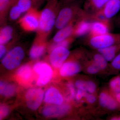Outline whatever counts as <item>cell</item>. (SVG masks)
I'll use <instances>...</instances> for the list:
<instances>
[{
    "mask_svg": "<svg viewBox=\"0 0 120 120\" xmlns=\"http://www.w3.org/2000/svg\"><path fill=\"white\" fill-rule=\"evenodd\" d=\"M111 65L115 71H120V53L117 55L111 61Z\"/></svg>",
    "mask_w": 120,
    "mask_h": 120,
    "instance_id": "cell-28",
    "label": "cell"
},
{
    "mask_svg": "<svg viewBox=\"0 0 120 120\" xmlns=\"http://www.w3.org/2000/svg\"><path fill=\"white\" fill-rule=\"evenodd\" d=\"M24 56L23 49L17 46L11 50L2 60V64L6 68L11 70L19 65Z\"/></svg>",
    "mask_w": 120,
    "mask_h": 120,
    "instance_id": "cell-3",
    "label": "cell"
},
{
    "mask_svg": "<svg viewBox=\"0 0 120 120\" xmlns=\"http://www.w3.org/2000/svg\"><path fill=\"white\" fill-rule=\"evenodd\" d=\"M97 50L107 61H111L117 55L120 53V43Z\"/></svg>",
    "mask_w": 120,
    "mask_h": 120,
    "instance_id": "cell-18",
    "label": "cell"
},
{
    "mask_svg": "<svg viewBox=\"0 0 120 120\" xmlns=\"http://www.w3.org/2000/svg\"><path fill=\"white\" fill-rule=\"evenodd\" d=\"M72 3L65 4V6L58 12L55 25L58 30L80 19L90 18V14L84 11L79 5Z\"/></svg>",
    "mask_w": 120,
    "mask_h": 120,
    "instance_id": "cell-1",
    "label": "cell"
},
{
    "mask_svg": "<svg viewBox=\"0 0 120 120\" xmlns=\"http://www.w3.org/2000/svg\"><path fill=\"white\" fill-rule=\"evenodd\" d=\"M67 87L68 90L69 95L68 99L71 100L74 98L75 97L76 91L75 86L71 82L68 83L67 84Z\"/></svg>",
    "mask_w": 120,
    "mask_h": 120,
    "instance_id": "cell-29",
    "label": "cell"
},
{
    "mask_svg": "<svg viewBox=\"0 0 120 120\" xmlns=\"http://www.w3.org/2000/svg\"><path fill=\"white\" fill-rule=\"evenodd\" d=\"M86 91L82 90H78L76 94L75 98L76 100L78 101H81L83 98H85L87 94Z\"/></svg>",
    "mask_w": 120,
    "mask_h": 120,
    "instance_id": "cell-32",
    "label": "cell"
},
{
    "mask_svg": "<svg viewBox=\"0 0 120 120\" xmlns=\"http://www.w3.org/2000/svg\"><path fill=\"white\" fill-rule=\"evenodd\" d=\"M17 75L19 77L25 81L30 79L32 75L30 67L27 65H23L17 70Z\"/></svg>",
    "mask_w": 120,
    "mask_h": 120,
    "instance_id": "cell-22",
    "label": "cell"
},
{
    "mask_svg": "<svg viewBox=\"0 0 120 120\" xmlns=\"http://www.w3.org/2000/svg\"><path fill=\"white\" fill-rule=\"evenodd\" d=\"M88 36L87 43L91 47L97 50L120 43V34L109 32L98 36Z\"/></svg>",
    "mask_w": 120,
    "mask_h": 120,
    "instance_id": "cell-2",
    "label": "cell"
},
{
    "mask_svg": "<svg viewBox=\"0 0 120 120\" xmlns=\"http://www.w3.org/2000/svg\"><path fill=\"white\" fill-rule=\"evenodd\" d=\"M98 52L92 55L91 61L100 70H104L107 67L108 61L101 53Z\"/></svg>",
    "mask_w": 120,
    "mask_h": 120,
    "instance_id": "cell-19",
    "label": "cell"
},
{
    "mask_svg": "<svg viewBox=\"0 0 120 120\" xmlns=\"http://www.w3.org/2000/svg\"><path fill=\"white\" fill-rule=\"evenodd\" d=\"M86 88L88 93L93 94L96 91L97 86L94 82L90 80L86 82Z\"/></svg>",
    "mask_w": 120,
    "mask_h": 120,
    "instance_id": "cell-31",
    "label": "cell"
},
{
    "mask_svg": "<svg viewBox=\"0 0 120 120\" xmlns=\"http://www.w3.org/2000/svg\"><path fill=\"white\" fill-rule=\"evenodd\" d=\"M44 97V92L40 88H32L28 90L26 95V103L32 110H36L40 106Z\"/></svg>",
    "mask_w": 120,
    "mask_h": 120,
    "instance_id": "cell-7",
    "label": "cell"
},
{
    "mask_svg": "<svg viewBox=\"0 0 120 120\" xmlns=\"http://www.w3.org/2000/svg\"><path fill=\"white\" fill-rule=\"evenodd\" d=\"M85 99L87 103L90 104H93L96 101V98L93 94L87 93L86 96L85 98Z\"/></svg>",
    "mask_w": 120,
    "mask_h": 120,
    "instance_id": "cell-34",
    "label": "cell"
},
{
    "mask_svg": "<svg viewBox=\"0 0 120 120\" xmlns=\"http://www.w3.org/2000/svg\"><path fill=\"white\" fill-rule=\"evenodd\" d=\"M56 17L55 13L51 9H44L39 15V28L45 33L49 32L55 25Z\"/></svg>",
    "mask_w": 120,
    "mask_h": 120,
    "instance_id": "cell-4",
    "label": "cell"
},
{
    "mask_svg": "<svg viewBox=\"0 0 120 120\" xmlns=\"http://www.w3.org/2000/svg\"><path fill=\"white\" fill-rule=\"evenodd\" d=\"M75 22L71 23L66 26L58 30L54 36V41L56 43H58L72 36Z\"/></svg>",
    "mask_w": 120,
    "mask_h": 120,
    "instance_id": "cell-17",
    "label": "cell"
},
{
    "mask_svg": "<svg viewBox=\"0 0 120 120\" xmlns=\"http://www.w3.org/2000/svg\"><path fill=\"white\" fill-rule=\"evenodd\" d=\"M6 52V49L4 45H0V57L2 58Z\"/></svg>",
    "mask_w": 120,
    "mask_h": 120,
    "instance_id": "cell-36",
    "label": "cell"
},
{
    "mask_svg": "<svg viewBox=\"0 0 120 120\" xmlns=\"http://www.w3.org/2000/svg\"><path fill=\"white\" fill-rule=\"evenodd\" d=\"M117 22L118 23V25L120 26V16L118 18L117 21Z\"/></svg>",
    "mask_w": 120,
    "mask_h": 120,
    "instance_id": "cell-40",
    "label": "cell"
},
{
    "mask_svg": "<svg viewBox=\"0 0 120 120\" xmlns=\"http://www.w3.org/2000/svg\"><path fill=\"white\" fill-rule=\"evenodd\" d=\"M45 48L43 45H34L31 49L30 56L32 59H36L41 56L45 52Z\"/></svg>",
    "mask_w": 120,
    "mask_h": 120,
    "instance_id": "cell-23",
    "label": "cell"
},
{
    "mask_svg": "<svg viewBox=\"0 0 120 120\" xmlns=\"http://www.w3.org/2000/svg\"><path fill=\"white\" fill-rule=\"evenodd\" d=\"M15 91V87L12 84L0 82V93L2 95L6 97H11L14 94Z\"/></svg>",
    "mask_w": 120,
    "mask_h": 120,
    "instance_id": "cell-21",
    "label": "cell"
},
{
    "mask_svg": "<svg viewBox=\"0 0 120 120\" xmlns=\"http://www.w3.org/2000/svg\"><path fill=\"white\" fill-rule=\"evenodd\" d=\"M70 52L67 47L55 45L49 56V61L53 66L60 68L68 58Z\"/></svg>",
    "mask_w": 120,
    "mask_h": 120,
    "instance_id": "cell-6",
    "label": "cell"
},
{
    "mask_svg": "<svg viewBox=\"0 0 120 120\" xmlns=\"http://www.w3.org/2000/svg\"><path fill=\"white\" fill-rule=\"evenodd\" d=\"M99 101L102 107L106 108L109 110L119 109L118 103L114 96L111 95L107 92H103L100 93L99 96Z\"/></svg>",
    "mask_w": 120,
    "mask_h": 120,
    "instance_id": "cell-15",
    "label": "cell"
},
{
    "mask_svg": "<svg viewBox=\"0 0 120 120\" xmlns=\"http://www.w3.org/2000/svg\"><path fill=\"white\" fill-rule=\"evenodd\" d=\"M114 98L116 99L117 102L118 103L119 106V109L120 110V92L117 93L114 95Z\"/></svg>",
    "mask_w": 120,
    "mask_h": 120,
    "instance_id": "cell-37",
    "label": "cell"
},
{
    "mask_svg": "<svg viewBox=\"0 0 120 120\" xmlns=\"http://www.w3.org/2000/svg\"><path fill=\"white\" fill-rule=\"evenodd\" d=\"M22 13L19 8L15 4L12 7L10 10L9 17L11 19L15 20L20 17Z\"/></svg>",
    "mask_w": 120,
    "mask_h": 120,
    "instance_id": "cell-26",
    "label": "cell"
},
{
    "mask_svg": "<svg viewBox=\"0 0 120 120\" xmlns=\"http://www.w3.org/2000/svg\"><path fill=\"white\" fill-rule=\"evenodd\" d=\"M44 101L46 103L60 105L62 104L64 98L57 89L51 87L49 88L45 93Z\"/></svg>",
    "mask_w": 120,
    "mask_h": 120,
    "instance_id": "cell-16",
    "label": "cell"
},
{
    "mask_svg": "<svg viewBox=\"0 0 120 120\" xmlns=\"http://www.w3.org/2000/svg\"><path fill=\"white\" fill-rule=\"evenodd\" d=\"M0 119H2L7 116L9 112V109L7 106L2 105L0 106Z\"/></svg>",
    "mask_w": 120,
    "mask_h": 120,
    "instance_id": "cell-33",
    "label": "cell"
},
{
    "mask_svg": "<svg viewBox=\"0 0 120 120\" xmlns=\"http://www.w3.org/2000/svg\"><path fill=\"white\" fill-rule=\"evenodd\" d=\"M81 70L79 63L75 61L65 62L60 68V73L62 77L72 76L79 73Z\"/></svg>",
    "mask_w": 120,
    "mask_h": 120,
    "instance_id": "cell-13",
    "label": "cell"
},
{
    "mask_svg": "<svg viewBox=\"0 0 120 120\" xmlns=\"http://www.w3.org/2000/svg\"><path fill=\"white\" fill-rule=\"evenodd\" d=\"M109 86L113 95L120 92V75L117 76L111 79Z\"/></svg>",
    "mask_w": 120,
    "mask_h": 120,
    "instance_id": "cell-25",
    "label": "cell"
},
{
    "mask_svg": "<svg viewBox=\"0 0 120 120\" xmlns=\"http://www.w3.org/2000/svg\"><path fill=\"white\" fill-rule=\"evenodd\" d=\"M34 11L28 12L20 20L22 27L26 30L34 31L39 27V15Z\"/></svg>",
    "mask_w": 120,
    "mask_h": 120,
    "instance_id": "cell-8",
    "label": "cell"
},
{
    "mask_svg": "<svg viewBox=\"0 0 120 120\" xmlns=\"http://www.w3.org/2000/svg\"><path fill=\"white\" fill-rule=\"evenodd\" d=\"M109 0H86L83 8L90 15L96 14L101 11Z\"/></svg>",
    "mask_w": 120,
    "mask_h": 120,
    "instance_id": "cell-14",
    "label": "cell"
},
{
    "mask_svg": "<svg viewBox=\"0 0 120 120\" xmlns=\"http://www.w3.org/2000/svg\"><path fill=\"white\" fill-rule=\"evenodd\" d=\"M61 0L64 4H69V3L74 2V1H76V0Z\"/></svg>",
    "mask_w": 120,
    "mask_h": 120,
    "instance_id": "cell-38",
    "label": "cell"
},
{
    "mask_svg": "<svg viewBox=\"0 0 120 120\" xmlns=\"http://www.w3.org/2000/svg\"><path fill=\"white\" fill-rule=\"evenodd\" d=\"M120 11V0H109L101 11L94 15H99L110 20Z\"/></svg>",
    "mask_w": 120,
    "mask_h": 120,
    "instance_id": "cell-10",
    "label": "cell"
},
{
    "mask_svg": "<svg viewBox=\"0 0 120 120\" xmlns=\"http://www.w3.org/2000/svg\"><path fill=\"white\" fill-rule=\"evenodd\" d=\"M13 30L9 26H6L2 28L0 33V43L4 45L8 42L12 38Z\"/></svg>",
    "mask_w": 120,
    "mask_h": 120,
    "instance_id": "cell-20",
    "label": "cell"
},
{
    "mask_svg": "<svg viewBox=\"0 0 120 120\" xmlns=\"http://www.w3.org/2000/svg\"><path fill=\"white\" fill-rule=\"evenodd\" d=\"M100 70L98 67L91 61H90L87 67L86 71L87 73L91 75L97 74Z\"/></svg>",
    "mask_w": 120,
    "mask_h": 120,
    "instance_id": "cell-27",
    "label": "cell"
},
{
    "mask_svg": "<svg viewBox=\"0 0 120 120\" xmlns=\"http://www.w3.org/2000/svg\"><path fill=\"white\" fill-rule=\"evenodd\" d=\"M12 1V0H0V9L1 11L4 10Z\"/></svg>",
    "mask_w": 120,
    "mask_h": 120,
    "instance_id": "cell-35",
    "label": "cell"
},
{
    "mask_svg": "<svg viewBox=\"0 0 120 120\" xmlns=\"http://www.w3.org/2000/svg\"><path fill=\"white\" fill-rule=\"evenodd\" d=\"M75 86L78 90L87 92L86 82L82 80H78L75 82Z\"/></svg>",
    "mask_w": 120,
    "mask_h": 120,
    "instance_id": "cell-30",
    "label": "cell"
},
{
    "mask_svg": "<svg viewBox=\"0 0 120 120\" xmlns=\"http://www.w3.org/2000/svg\"><path fill=\"white\" fill-rule=\"evenodd\" d=\"M39 0H17L16 4L19 8L22 13L30 11L34 3Z\"/></svg>",
    "mask_w": 120,
    "mask_h": 120,
    "instance_id": "cell-24",
    "label": "cell"
},
{
    "mask_svg": "<svg viewBox=\"0 0 120 120\" xmlns=\"http://www.w3.org/2000/svg\"><path fill=\"white\" fill-rule=\"evenodd\" d=\"M110 28V20H97L92 21L88 36L94 37L107 34Z\"/></svg>",
    "mask_w": 120,
    "mask_h": 120,
    "instance_id": "cell-9",
    "label": "cell"
},
{
    "mask_svg": "<svg viewBox=\"0 0 120 120\" xmlns=\"http://www.w3.org/2000/svg\"><path fill=\"white\" fill-rule=\"evenodd\" d=\"M111 120H120V115L114 116L112 117L111 119Z\"/></svg>",
    "mask_w": 120,
    "mask_h": 120,
    "instance_id": "cell-39",
    "label": "cell"
},
{
    "mask_svg": "<svg viewBox=\"0 0 120 120\" xmlns=\"http://www.w3.org/2000/svg\"><path fill=\"white\" fill-rule=\"evenodd\" d=\"M92 21L88 18L82 19L75 23L72 36L79 38L88 35L90 33Z\"/></svg>",
    "mask_w": 120,
    "mask_h": 120,
    "instance_id": "cell-11",
    "label": "cell"
},
{
    "mask_svg": "<svg viewBox=\"0 0 120 120\" xmlns=\"http://www.w3.org/2000/svg\"><path fill=\"white\" fill-rule=\"evenodd\" d=\"M70 106L67 104L46 106L42 110V114L47 117H57L64 116L68 112Z\"/></svg>",
    "mask_w": 120,
    "mask_h": 120,
    "instance_id": "cell-12",
    "label": "cell"
},
{
    "mask_svg": "<svg viewBox=\"0 0 120 120\" xmlns=\"http://www.w3.org/2000/svg\"><path fill=\"white\" fill-rule=\"evenodd\" d=\"M33 68L35 71L39 75L37 82L38 86H45L52 79L53 72L51 67L46 63L37 62L34 65Z\"/></svg>",
    "mask_w": 120,
    "mask_h": 120,
    "instance_id": "cell-5",
    "label": "cell"
}]
</instances>
